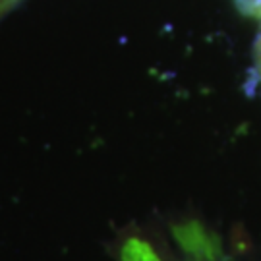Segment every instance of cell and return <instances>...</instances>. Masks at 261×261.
<instances>
[{
  "label": "cell",
  "instance_id": "obj_1",
  "mask_svg": "<svg viewBox=\"0 0 261 261\" xmlns=\"http://www.w3.org/2000/svg\"><path fill=\"white\" fill-rule=\"evenodd\" d=\"M174 240L192 261H224L221 240L205 224L186 221L172 226Z\"/></svg>",
  "mask_w": 261,
  "mask_h": 261
},
{
  "label": "cell",
  "instance_id": "obj_2",
  "mask_svg": "<svg viewBox=\"0 0 261 261\" xmlns=\"http://www.w3.org/2000/svg\"><path fill=\"white\" fill-rule=\"evenodd\" d=\"M122 261H165L145 238H130L122 248Z\"/></svg>",
  "mask_w": 261,
  "mask_h": 261
},
{
  "label": "cell",
  "instance_id": "obj_3",
  "mask_svg": "<svg viewBox=\"0 0 261 261\" xmlns=\"http://www.w3.org/2000/svg\"><path fill=\"white\" fill-rule=\"evenodd\" d=\"M240 4H242L244 8L248 10L252 16L261 19V0H240Z\"/></svg>",
  "mask_w": 261,
  "mask_h": 261
},
{
  "label": "cell",
  "instance_id": "obj_4",
  "mask_svg": "<svg viewBox=\"0 0 261 261\" xmlns=\"http://www.w3.org/2000/svg\"><path fill=\"white\" fill-rule=\"evenodd\" d=\"M255 85H259L261 89V47L257 53V62H255Z\"/></svg>",
  "mask_w": 261,
  "mask_h": 261
},
{
  "label": "cell",
  "instance_id": "obj_5",
  "mask_svg": "<svg viewBox=\"0 0 261 261\" xmlns=\"http://www.w3.org/2000/svg\"><path fill=\"white\" fill-rule=\"evenodd\" d=\"M4 2H6V0H0V6H2V4H4Z\"/></svg>",
  "mask_w": 261,
  "mask_h": 261
}]
</instances>
